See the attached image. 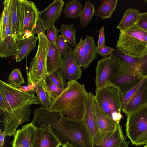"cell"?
<instances>
[{
    "label": "cell",
    "mask_w": 147,
    "mask_h": 147,
    "mask_svg": "<svg viewBox=\"0 0 147 147\" xmlns=\"http://www.w3.org/2000/svg\"><path fill=\"white\" fill-rule=\"evenodd\" d=\"M62 147H77L76 146L72 145L69 143H67L62 145Z\"/></svg>",
    "instance_id": "cell-45"
},
{
    "label": "cell",
    "mask_w": 147,
    "mask_h": 147,
    "mask_svg": "<svg viewBox=\"0 0 147 147\" xmlns=\"http://www.w3.org/2000/svg\"><path fill=\"white\" fill-rule=\"evenodd\" d=\"M83 119L92 147H97L100 143V134L98 129L94 113L93 97L92 92L88 94Z\"/></svg>",
    "instance_id": "cell-11"
},
{
    "label": "cell",
    "mask_w": 147,
    "mask_h": 147,
    "mask_svg": "<svg viewBox=\"0 0 147 147\" xmlns=\"http://www.w3.org/2000/svg\"><path fill=\"white\" fill-rule=\"evenodd\" d=\"M31 105H29L11 112L5 111L3 113L4 131L6 136L14 135L20 125L29 121Z\"/></svg>",
    "instance_id": "cell-10"
},
{
    "label": "cell",
    "mask_w": 147,
    "mask_h": 147,
    "mask_svg": "<svg viewBox=\"0 0 147 147\" xmlns=\"http://www.w3.org/2000/svg\"><path fill=\"white\" fill-rule=\"evenodd\" d=\"M145 78L136 69H121L119 74L111 82L119 89L122 94L134 87Z\"/></svg>",
    "instance_id": "cell-12"
},
{
    "label": "cell",
    "mask_w": 147,
    "mask_h": 147,
    "mask_svg": "<svg viewBox=\"0 0 147 147\" xmlns=\"http://www.w3.org/2000/svg\"><path fill=\"white\" fill-rule=\"evenodd\" d=\"M116 49L125 54L141 58L147 55V32L136 24L120 30Z\"/></svg>",
    "instance_id": "cell-2"
},
{
    "label": "cell",
    "mask_w": 147,
    "mask_h": 147,
    "mask_svg": "<svg viewBox=\"0 0 147 147\" xmlns=\"http://www.w3.org/2000/svg\"><path fill=\"white\" fill-rule=\"evenodd\" d=\"M57 46L60 54L63 56L71 48L67 40L61 34L58 36Z\"/></svg>",
    "instance_id": "cell-37"
},
{
    "label": "cell",
    "mask_w": 147,
    "mask_h": 147,
    "mask_svg": "<svg viewBox=\"0 0 147 147\" xmlns=\"http://www.w3.org/2000/svg\"><path fill=\"white\" fill-rule=\"evenodd\" d=\"M117 2V0L105 1L95 11L94 15L103 19L111 18L112 13L115 11Z\"/></svg>",
    "instance_id": "cell-27"
},
{
    "label": "cell",
    "mask_w": 147,
    "mask_h": 147,
    "mask_svg": "<svg viewBox=\"0 0 147 147\" xmlns=\"http://www.w3.org/2000/svg\"><path fill=\"white\" fill-rule=\"evenodd\" d=\"M95 97L101 109L116 123L122 116L121 92L112 82L95 90Z\"/></svg>",
    "instance_id": "cell-4"
},
{
    "label": "cell",
    "mask_w": 147,
    "mask_h": 147,
    "mask_svg": "<svg viewBox=\"0 0 147 147\" xmlns=\"http://www.w3.org/2000/svg\"><path fill=\"white\" fill-rule=\"evenodd\" d=\"M0 93L3 98L6 111L11 112L26 106L41 104L34 93L26 92L19 87L0 80Z\"/></svg>",
    "instance_id": "cell-5"
},
{
    "label": "cell",
    "mask_w": 147,
    "mask_h": 147,
    "mask_svg": "<svg viewBox=\"0 0 147 147\" xmlns=\"http://www.w3.org/2000/svg\"><path fill=\"white\" fill-rule=\"evenodd\" d=\"M36 129L31 122L17 130L11 143L12 147H32Z\"/></svg>",
    "instance_id": "cell-16"
},
{
    "label": "cell",
    "mask_w": 147,
    "mask_h": 147,
    "mask_svg": "<svg viewBox=\"0 0 147 147\" xmlns=\"http://www.w3.org/2000/svg\"><path fill=\"white\" fill-rule=\"evenodd\" d=\"M6 136L5 132L0 130V147H3L4 145V139Z\"/></svg>",
    "instance_id": "cell-44"
},
{
    "label": "cell",
    "mask_w": 147,
    "mask_h": 147,
    "mask_svg": "<svg viewBox=\"0 0 147 147\" xmlns=\"http://www.w3.org/2000/svg\"><path fill=\"white\" fill-rule=\"evenodd\" d=\"M142 14L139 9L131 8L126 9L121 20L117 26V28L121 30L133 26L136 24Z\"/></svg>",
    "instance_id": "cell-26"
},
{
    "label": "cell",
    "mask_w": 147,
    "mask_h": 147,
    "mask_svg": "<svg viewBox=\"0 0 147 147\" xmlns=\"http://www.w3.org/2000/svg\"><path fill=\"white\" fill-rule=\"evenodd\" d=\"M83 10L82 6L79 1L71 0L65 4L64 11L65 17L74 19L80 16Z\"/></svg>",
    "instance_id": "cell-28"
},
{
    "label": "cell",
    "mask_w": 147,
    "mask_h": 147,
    "mask_svg": "<svg viewBox=\"0 0 147 147\" xmlns=\"http://www.w3.org/2000/svg\"><path fill=\"white\" fill-rule=\"evenodd\" d=\"M146 105L147 77L122 111L127 115Z\"/></svg>",
    "instance_id": "cell-17"
},
{
    "label": "cell",
    "mask_w": 147,
    "mask_h": 147,
    "mask_svg": "<svg viewBox=\"0 0 147 147\" xmlns=\"http://www.w3.org/2000/svg\"><path fill=\"white\" fill-rule=\"evenodd\" d=\"M48 76L54 84L60 89L64 90L67 87L66 80L59 70L49 74Z\"/></svg>",
    "instance_id": "cell-34"
},
{
    "label": "cell",
    "mask_w": 147,
    "mask_h": 147,
    "mask_svg": "<svg viewBox=\"0 0 147 147\" xmlns=\"http://www.w3.org/2000/svg\"><path fill=\"white\" fill-rule=\"evenodd\" d=\"M38 39V36H33L25 39H17L18 51L15 59L16 62H19L26 57L36 47Z\"/></svg>",
    "instance_id": "cell-22"
},
{
    "label": "cell",
    "mask_w": 147,
    "mask_h": 147,
    "mask_svg": "<svg viewBox=\"0 0 147 147\" xmlns=\"http://www.w3.org/2000/svg\"><path fill=\"white\" fill-rule=\"evenodd\" d=\"M115 49L108 47L105 45L99 48H96V53L104 58L107 57V56L110 55Z\"/></svg>",
    "instance_id": "cell-39"
},
{
    "label": "cell",
    "mask_w": 147,
    "mask_h": 147,
    "mask_svg": "<svg viewBox=\"0 0 147 147\" xmlns=\"http://www.w3.org/2000/svg\"><path fill=\"white\" fill-rule=\"evenodd\" d=\"M126 132L132 144H147V105L127 115Z\"/></svg>",
    "instance_id": "cell-7"
},
{
    "label": "cell",
    "mask_w": 147,
    "mask_h": 147,
    "mask_svg": "<svg viewBox=\"0 0 147 147\" xmlns=\"http://www.w3.org/2000/svg\"><path fill=\"white\" fill-rule=\"evenodd\" d=\"M85 41V54L83 67L84 69L87 68L94 60L98 58L96 53V45L93 38L87 35Z\"/></svg>",
    "instance_id": "cell-25"
},
{
    "label": "cell",
    "mask_w": 147,
    "mask_h": 147,
    "mask_svg": "<svg viewBox=\"0 0 147 147\" xmlns=\"http://www.w3.org/2000/svg\"><path fill=\"white\" fill-rule=\"evenodd\" d=\"M18 51L17 38L15 36H8L0 42L1 58H8L16 55Z\"/></svg>",
    "instance_id": "cell-24"
},
{
    "label": "cell",
    "mask_w": 147,
    "mask_h": 147,
    "mask_svg": "<svg viewBox=\"0 0 147 147\" xmlns=\"http://www.w3.org/2000/svg\"><path fill=\"white\" fill-rule=\"evenodd\" d=\"M59 32L58 30L53 25L47 29L46 36L47 40L50 42L57 45V42L58 33Z\"/></svg>",
    "instance_id": "cell-36"
},
{
    "label": "cell",
    "mask_w": 147,
    "mask_h": 147,
    "mask_svg": "<svg viewBox=\"0 0 147 147\" xmlns=\"http://www.w3.org/2000/svg\"><path fill=\"white\" fill-rule=\"evenodd\" d=\"M147 77L143 79L136 85L125 93L121 94V100L122 108L127 104L131 98L140 87L145 81Z\"/></svg>",
    "instance_id": "cell-35"
},
{
    "label": "cell",
    "mask_w": 147,
    "mask_h": 147,
    "mask_svg": "<svg viewBox=\"0 0 147 147\" xmlns=\"http://www.w3.org/2000/svg\"><path fill=\"white\" fill-rule=\"evenodd\" d=\"M88 94L84 84L77 81L69 80L66 88L54 100L48 110L61 114L59 124L67 121H83Z\"/></svg>",
    "instance_id": "cell-1"
},
{
    "label": "cell",
    "mask_w": 147,
    "mask_h": 147,
    "mask_svg": "<svg viewBox=\"0 0 147 147\" xmlns=\"http://www.w3.org/2000/svg\"><path fill=\"white\" fill-rule=\"evenodd\" d=\"M10 20L13 35L17 39L20 33V0H9Z\"/></svg>",
    "instance_id": "cell-21"
},
{
    "label": "cell",
    "mask_w": 147,
    "mask_h": 147,
    "mask_svg": "<svg viewBox=\"0 0 147 147\" xmlns=\"http://www.w3.org/2000/svg\"><path fill=\"white\" fill-rule=\"evenodd\" d=\"M45 81L50 91L55 99L59 96L63 91L54 84L51 80L48 75L46 78Z\"/></svg>",
    "instance_id": "cell-38"
},
{
    "label": "cell",
    "mask_w": 147,
    "mask_h": 147,
    "mask_svg": "<svg viewBox=\"0 0 147 147\" xmlns=\"http://www.w3.org/2000/svg\"><path fill=\"white\" fill-rule=\"evenodd\" d=\"M49 127L62 145L68 143L77 147H92L83 120L67 121Z\"/></svg>",
    "instance_id": "cell-3"
},
{
    "label": "cell",
    "mask_w": 147,
    "mask_h": 147,
    "mask_svg": "<svg viewBox=\"0 0 147 147\" xmlns=\"http://www.w3.org/2000/svg\"><path fill=\"white\" fill-rule=\"evenodd\" d=\"M74 24H62L59 31L68 43L73 47H75L76 44V30L74 28Z\"/></svg>",
    "instance_id": "cell-30"
},
{
    "label": "cell",
    "mask_w": 147,
    "mask_h": 147,
    "mask_svg": "<svg viewBox=\"0 0 147 147\" xmlns=\"http://www.w3.org/2000/svg\"><path fill=\"white\" fill-rule=\"evenodd\" d=\"M62 144L49 127L36 128L32 147H60Z\"/></svg>",
    "instance_id": "cell-15"
},
{
    "label": "cell",
    "mask_w": 147,
    "mask_h": 147,
    "mask_svg": "<svg viewBox=\"0 0 147 147\" xmlns=\"http://www.w3.org/2000/svg\"><path fill=\"white\" fill-rule=\"evenodd\" d=\"M105 45L104 26H102L99 30L98 40L96 47L99 48Z\"/></svg>",
    "instance_id": "cell-42"
},
{
    "label": "cell",
    "mask_w": 147,
    "mask_h": 147,
    "mask_svg": "<svg viewBox=\"0 0 147 147\" xmlns=\"http://www.w3.org/2000/svg\"><path fill=\"white\" fill-rule=\"evenodd\" d=\"M6 110L4 100L2 95L0 93V112L1 115Z\"/></svg>",
    "instance_id": "cell-43"
},
{
    "label": "cell",
    "mask_w": 147,
    "mask_h": 147,
    "mask_svg": "<svg viewBox=\"0 0 147 147\" xmlns=\"http://www.w3.org/2000/svg\"><path fill=\"white\" fill-rule=\"evenodd\" d=\"M127 147H129V146H127Z\"/></svg>",
    "instance_id": "cell-49"
},
{
    "label": "cell",
    "mask_w": 147,
    "mask_h": 147,
    "mask_svg": "<svg viewBox=\"0 0 147 147\" xmlns=\"http://www.w3.org/2000/svg\"><path fill=\"white\" fill-rule=\"evenodd\" d=\"M93 105L96 122L99 134L112 132L115 130L117 124L101 109L94 96Z\"/></svg>",
    "instance_id": "cell-18"
},
{
    "label": "cell",
    "mask_w": 147,
    "mask_h": 147,
    "mask_svg": "<svg viewBox=\"0 0 147 147\" xmlns=\"http://www.w3.org/2000/svg\"><path fill=\"white\" fill-rule=\"evenodd\" d=\"M129 144V142L125 141L123 144L118 147H127L128 146Z\"/></svg>",
    "instance_id": "cell-46"
},
{
    "label": "cell",
    "mask_w": 147,
    "mask_h": 147,
    "mask_svg": "<svg viewBox=\"0 0 147 147\" xmlns=\"http://www.w3.org/2000/svg\"><path fill=\"white\" fill-rule=\"evenodd\" d=\"M62 58L57 45L49 42L47 59L48 74L59 70L62 65Z\"/></svg>",
    "instance_id": "cell-20"
},
{
    "label": "cell",
    "mask_w": 147,
    "mask_h": 147,
    "mask_svg": "<svg viewBox=\"0 0 147 147\" xmlns=\"http://www.w3.org/2000/svg\"><path fill=\"white\" fill-rule=\"evenodd\" d=\"M65 2L63 0H54L49 6L38 13V19L43 22L45 30L55 25L61 16Z\"/></svg>",
    "instance_id": "cell-14"
},
{
    "label": "cell",
    "mask_w": 147,
    "mask_h": 147,
    "mask_svg": "<svg viewBox=\"0 0 147 147\" xmlns=\"http://www.w3.org/2000/svg\"><path fill=\"white\" fill-rule=\"evenodd\" d=\"M20 36L18 39H25L33 36L32 34L38 19L39 11L33 2L20 0Z\"/></svg>",
    "instance_id": "cell-9"
},
{
    "label": "cell",
    "mask_w": 147,
    "mask_h": 147,
    "mask_svg": "<svg viewBox=\"0 0 147 147\" xmlns=\"http://www.w3.org/2000/svg\"><path fill=\"white\" fill-rule=\"evenodd\" d=\"M59 70L66 80L77 81L81 78L82 69L76 62L73 48H71L63 56Z\"/></svg>",
    "instance_id": "cell-13"
},
{
    "label": "cell",
    "mask_w": 147,
    "mask_h": 147,
    "mask_svg": "<svg viewBox=\"0 0 147 147\" xmlns=\"http://www.w3.org/2000/svg\"><path fill=\"white\" fill-rule=\"evenodd\" d=\"M84 46V40L81 37L74 49V54L76 62L80 67H83L85 54Z\"/></svg>",
    "instance_id": "cell-32"
},
{
    "label": "cell",
    "mask_w": 147,
    "mask_h": 147,
    "mask_svg": "<svg viewBox=\"0 0 147 147\" xmlns=\"http://www.w3.org/2000/svg\"><path fill=\"white\" fill-rule=\"evenodd\" d=\"M34 88L37 97L39 99L42 105L45 108H48L55 98L50 91L45 80L38 81Z\"/></svg>",
    "instance_id": "cell-23"
},
{
    "label": "cell",
    "mask_w": 147,
    "mask_h": 147,
    "mask_svg": "<svg viewBox=\"0 0 147 147\" xmlns=\"http://www.w3.org/2000/svg\"><path fill=\"white\" fill-rule=\"evenodd\" d=\"M95 8L93 4L89 0L85 1V6L80 16V23L84 28L90 23L92 16L94 15Z\"/></svg>",
    "instance_id": "cell-31"
},
{
    "label": "cell",
    "mask_w": 147,
    "mask_h": 147,
    "mask_svg": "<svg viewBox=\"0 0 147 147\" xmlns=\"http://www.w3.org/2000/svg\"><path fill=\"white\" fill-rule=\"evenodd\" d=\"M144 147H147V144Z\"/></svg>",
    "instance_id": "cell-47"
},
{
    "label": "cell",
    "mask_w": 147,
    "mask_h": 147,
    "mask_svg": "<svg viewBox=\"0 0 147 147\" xmlns=\"http://www.w3.org/2000/svg\"><path fill=\"white\" fill-rule=\"evenodd\" d=\"M136 24L141 28L147 32V12L142 13Z\"/></svg>",
    "instance_id": "cell-40"
},
{
    "label": "cell",
    "mask_w": 147,
    "mask_h": 147,
    "mask_svg": "<svg viewBox=\"0 0 147 147\" xmlns=\"http://www.w3.org/2000/svg\"><path fill=\"white\" fill-rule=\"evenodd\" d=\"M45 28L44 25L40 20L38 19L36 23L35 27L33 29L32 32L33 35L34 36L35 34H39L42 33L46 35L45 33Z\"/></svg>",
    "instance_id": "cell-41"
},
{
    "label": "cell",
    "mask_w": 147,
    "mask_h": 147,
    "mask_svg": "<svg viewBox=\"0 0 147 147\" xmlns=\"http://www.w3.org/2000/svg\"><path fill=\"white\" fill-rule=\"evenodd\" d=\"M120 123L117 124L113 132L100 134V143L97 147H118L125 141Z\"/></svg>",
    "instance_id": "cell-19"
},
{
    "label": "cell",
    "mask_w": 147,
    "mask_h": 147,
    "mask_svg": "<svg viewBox=\"0 0 147 147\" xmlns=\"http://www.w3.org/2000/svg\"><path fill=\"white\" fill-rule=\"evenodd\" d=\"M38 44L36 53L31 61L27 74V84L35 86L38 81L45 80L49 74L47 67V59L50 42L46 35L41 33L38 35Z\"/></svg>",
    "instance_id": "cell-6"
},
{
    "label": "cell",
    "mask_w": 147,
    "mask_h": 147,
    "mask_svg": "<svg viewBox=\"0 0 147 147\" xmlns=\"http://www.w3.org/2000/svg\"><path fill=\"white\" fill-rule=\"evenodd\" d=\"M25 81L19 69L16 68L10 74L7 83L18 87L20 86Z\"/></svg>",
    "instance_id": "cell-33"
},
{
    "label": "cell",
    "mask_w": 147,
    "mask_h": 147,
    "mask_svg": "<svg viewBox=\"0 0 147 147\" xmlns=\"http://www.w3.org/2000/svg\"><path fill=\"white\" fill-rule=\"evenodd\" d=\"M95 85L100 88L111 83L118 76L121 70L120 64L110 56L99 60L96 68Z\"/></svg>",
    "instance_id": "cell-8"
},
{
    "label": "cell",
    "mask_w": 147,
    "mask_h": 147,
    "mask_svg": "<svg viewBox=\"0 0 147 147\" xmlns=\"http://www.w3.org/2000/svg\"><path fill=\"white\" fill-rule=\"evenodd\" d=\"M145 3H147V0L145 1Z\"/></svg>",
    "instance_id": "cell-48"
},
{
    "label": "cell",
    "mask_w": 147,
    "mask_h": 147,
    "mask_svg": "<svg viewBox=\"0 0 147 147\" xmlns=\"http://www.w3.org/2000/svg\"><path fill=\"white\" fill-rule=\"evenodd\" d=\"M3 4L4 8L0 20V42L5 39V29L10 20L9 0L4 1Z\"/></svg>",
    "instance_id": "cell-29"
}]
</instances>
